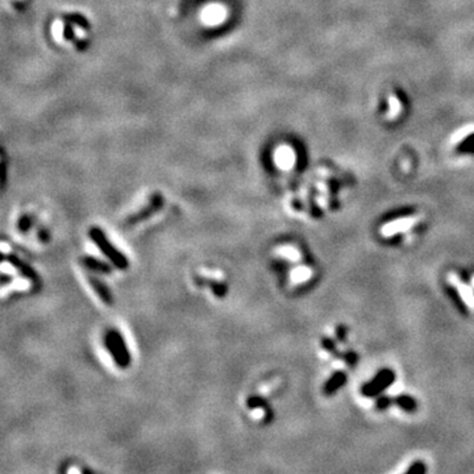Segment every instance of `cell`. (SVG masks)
<instances>
[{"label": "cell", "mask_w": 474, "mask_h": 474, "mask_svg": "<svg viewBox=\"0 0 474 474\" xmlns=\"http://www.w3.org/2000/svg\"><path fill=\"white\" fill-rule=\"evenodd\" d=\"M4 148H6V146H4V144H3V141L0 140V177H2V178L4 179V177H6V168H7V165H6V150H4Z\"/></svg>", "instance_id": "ac0fdd59"}, {"label": "cell", "mask_w": 474, "mask_h": 474, "mask_svg": "<svg viewBox=\"0 0 474 474\" xmlns=\"http://www.w3.org/2000/svg\"><path fill=\"white\" fill-rule=\"evenodd\" d=\"M394 403L395 405H398L402 410L407 411V413H414V411L416 410V407H418L415 398H413L411 395H406V394L398 395V397L394 399Z\"/></svg>", "instance_id": "7c38bea8"}, {"label": "cell", "mask_w": 474, "mask_h": 474, "mask_svg": "<svg viewBox=\"0 0 474 474\" xmlns=\"http://www.w3.org/2000/svg\"><path fill=\"white\" fill-rule=\"evenodd\" d=\"M427 471V467L423 461H415L411 466L406 470L407 474H424Z\"/></svg>", "instance_id": "2e32d148"}, {"label": "cell", "mask_w": 474, "mask_h": 474, "mask_svg": "<svg viewBox=\"0 0 474 474\" xmlns=\"http://www.w3.org/2000/svg\"><path fill=\"white\" fill-rule=\"evenodd\" d=\"M32 0H0V6L12 16H21L27 12Z\"/></svg>", "instance_id": "52a82bcc"}, {"label": "cell", "mask_w": 474, "mask_h": 474, "mask_svg": "<svg viewBox=\"0 0 474 474\" xmlns=\"http://www.w3.org/2000/svg\"><path fill=\"white\" fill-rule=\"evenodd\" d=\"M81 262L85 268H87L90 272L93 273H102V274H110L112 272V268L106 262L100 261L95 257H90V256H85L81 258Z\"/></svg>", "instance_id": "ba28073f"}, {"label": "cell", "mask_w": 474, "mask_h": 474, "mask_svg": "<svg viewBox=\"0 0 474 474\" xmlns=\"http://www.w3.org/2000/svg\"><path fill=\"white\" fill-rule=\"evenodd\" d=\"M162 204H164V199H162V196L160 195V194H157V195H154L153 198H151L150 204H149V206L144 207V208H142L141 211H138L137 213H134V215H132L131 217H128L127 224L133 225V224H137V223H141V221H144L145 219L150 217L153 213H155L157 211L161 210Z\"/></svg>", "instance_id": "277c9868"}, {"label": "cell", "mask_w": 474, "mask_h": 474, "mask_svg": "<svg viewBox=\"0 0 474 474\" xmlns=\"http://www.w3.org/2000/svg\"><path fill=\"white\" fill-rule=\"evenodd\" d=\"M450 281L453 282L454 285H456L457 290H458V294L461 295V298L464 299L465 303L467 304V307L473 308V307H474V292H473V290H471L470 287L466 285V283L461 282L460 279L457 278L456 275H450Z\"/></svg>", "instance_id": "30bf717a"}, {"label": "cell", "mask_w": 474, "mask_h": 474, "mask_svg": "<svg viewBox=\"0 0 474 474\" xmlns=\"http://www.w3.org/2000/svg\"><path fill=\"white\" fill-rule=\"evenodd\" d=\"M6 260H7L8 262H11V265H12L14 268L18 269L19 272H20L21 274L24 275L25 278L31 279V281H36V279H37V275H36L35 270H33L31 266H28L25 262H23L21 260H19L16 256H7V257H6Z\"/></svg>", "instance_id": "8fae6325"}, {"label": "cell", "mask_w": 474, "mask_h": 474, "mask_svg": "<svg viewBox=\"0 0 474 474\" xmlns=\"http://www.w3.org/2000/svg\"><path fill=\"white\" fill-rule=\"evenodd\" d=\"M247 405L251 410L261 409V407H266V406H268V401H266L264 397H260V395H255V397H249V398H248Z\"/></svg>", "instance_id": "5bb4252c"}, {"label": "cell", "mask_w": 474, "mask_h": 474, "mask_svg": "<svg viewBox=\"0 0 474 474\" xmlns=\"http://www.w3.org/2000/svg\"><path fill=\"white\" fill-rule=\"evenodd\" d=\"M341 358H343V360L345 361L348 365H351V366H353V365L356 364V362H357V360H358L357 354L354 353V352H348V353H344L343 357H341Z\"/></svg>", "instance_id": "44dd1931"}, {"label": "cell", "mask_w": 474, "mask_h": 474, "mask_svg": "<svg viewBox=\"0 0 474 474\" xmlns=\"http://www.w3.org/2000/svg\"><path fill=\"white\" fill-rule=\"evenodd\" d=\"M104 345L108 353L120 368H128L131 364V353L128 349L123 335L116 330H110L104 336Z\"/></svg>", "instance_id": "7a4b0ae2"}, {"label": "cell", "mask_w": 474, "mask_h": 474, "mask_svg": "<svg viewBox=\"0 0 474 474\" xmlns=\"http://www.w3.org/2000/svg\"><path fill=\"white\" fill-rule=\"evenodd\" d=\"M395 381V373L391 370V369H382L381 371H378L375 377L371 379L370 382L368 383H365L362 386V395L365 397H368V398H371V397H375L379 392H382L385 388H387L388 386L392 385Z\"/></svg>", "instance_id": "3957f363"}, {"label": "cell", "mask_w": 474, "mask_h": 474, "mask_svg": "<svg viewBox=\"0 0 474 474\" xmlns=\"http://www.w3.org/2000/svg\"><path fill=\"white\" fill-rule=\"evenodd\" d=\"M347 334H348L347 327L343 326V324H341V326H337V327H336V337H337V340L341 341V343H344V341L347 340Z\"/></svg>", "instance_id": "ffe728a7"}, {"label": "cell", "mask_w": 474, "mask_h": 474, "mask_svg": "<svg viewBox=\"0 0 474 474\" xmlns=\"http://www.w3.org/2000/svg\"><path fill=\"white\" fill-rule=\"evenodd\" d=\"M4 260H6V256H3L2 253H0V262H3Z\"/></svg>", "instance_id": "7402d4cb"}, {"label": "cell", "mask_w": 474, "mask_h": 474, "mask_svg": "<svg viewBox=\"0 0 474 474\" xmlns=\"http://www.w3.org/2000/svg\"><path fill=\"white\" fill-rule=\"evenodd\" d=\"M416 223L415 219L411 217H402V219L394 220L392 223L386 224L385 227L382 228V233L385 236H391V234L399 233V232H405V230L410 229L413 227L414 224Z\"/></svg>", "instance_id": "8992f818"}, {"label": "cell", "mask_w": 474, "mask_h": 474, "mask_svg": "<svg viewBox=\"0 0 474 474\" xmlns=\"http://www.w3.org/2000/svg\"><path fill=\"white\" fill-rule=\"evenodd\" d=\"M206 283L211 287V290L213 291V294L217 296V298H224V296L227 295L228 287L227 285L224 283V282H219V281H206Z\"/></svg>", "instance_id": "4fadbf2b"}, {"label": "cell", "mask_w": 474, "mask_h": 474, "mask_svg": "<svg viewBox=\"0 0 474 474\" xmlns=\"http://www.w3.org/2000/svg\"><path fill=\"white\" fill-rule=\"evenodd\" d=\"M87 279H89L90 286L93 287L94 291L97 292L98 296L100 298V300L106 303V304H108V306H111V304L114 303V296H112L111 290L104 285V282H102L99 278H97L95 275H89V278Z\"/></svg>", "instance_id": "5b68a950"}, {"label": "cell", "mask_w": 474, "mask_h": 474, "mask_svg": "<svg viewBox=\"0 0 474 474\" xmlns=\"http://www.w3.org/2000/svg\"><path fill=\"white\" fill-rule=\"evenodd\" d=\"M345 382H347V374H345L344 371H336V373H334V374L330 377V379L324 383V395L335 394L341 386L345 385Z\"/></svg>", "instance_id": "9c48e42d"}, {"label": "cell", "mask_w": 474, "mask_h": 474, "mask_svg": "<svg viewBox=\"0 0 474 474\" xmlns=\"http://www.w3.org/2000/svg\"><path fill=\"white\" fill-rule=\"evenodd\" d=\"M322 345H323L324 351L330 352L331 354H334L335 357H340V358L343 357V354H340L339 352H337L336 345H335L334 340H331V339H328V337H324L323 340H322Z\"/></svg>", "instance_id": "9a60e30c"}, {"label": "cell", "mask_w": 474, "mask_h": 474, "mask_svg": "<svg viewBox=\"0 0 474 474\" xmlns=\"http://www.w3.org/2000/svg\"><path fill=\"white\" fill-rule=\"evenodd\" d=\"M394 403V399L390 398V397H379L377 399V402H375V407L378 410H386L388 409L390 406Z\"/></svg>", "instance_id": "d6986e66"}, {"label": "cell", "mask_w": 474, "mask_h": 474, "mask_svg": "<svg viewBox=\"0 0 474 474\" xmlns=\"http://www.w3.org/2000/svg\"><path fill=\"white\" fill-rule=\"evenodd\" d=\"M18 227L21 232H28V230L31 229V227H32V217L29 216V215H27V213L23 215V216L19 219Z\"/></svg>", "instance_id": "e0dca14e"}, {"label": "cell", "mask_w": 474, "mask_h": 474, "mask_svg": "<svg viewBox=\"0 0 474 474\" xmlns=\"http://www.w3.org/2000/svg\"><path fill=\"white\" fill-rule=\"evenodd\" d=\"M90 237L94 241V244L99 248V251L106 256L111 261V264L116 266L120 270H125L129 266V261L128 258L121 253L117 248L111 244V241L108 240V237L104 234V232L100 228L93 227L90 229Z\"/></svg>", "instance_id": "6da1fadb"}]
</instances>
